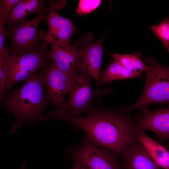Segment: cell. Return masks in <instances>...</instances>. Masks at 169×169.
Returning a JSON list of instances; mask_svg holds the SVG:
<instances>
[{
	"instance_id": "obj_13",
	"label": "cell",
	"mask_w": 169,
	"mask_h": 169,
	"mask_svg": "<svg viewBox=\"0 0 169 169\" xmlns=\"http://www.w3.org/2000/svg\"><path fill=\"white\" fill-rule=\"evenodd\" d=\"M123 154L127 169H160L138 141L127 148Z\"/></svg>"
},
{
	"instance_id": "obj_8",
	"label": "cell",
	"mask_w": 169,
	"mask_h": 169,
	"mask_svg": "<svg viewBox=\"0 0 169 169\" xmlns=\"http://www.w3.org/2000/svg\"><path fill=\"white\" fill-rule=\"evenodd\" d=\"M70 79L53 61L45 71L43 81L47 89L45 96L49 103L57 108L53 112L48 113L50 117H55L67 114L65 96L69 90Z\"/></svg>"
},
{
	"instance_id": "obj_14",
	"label": "cell",
	"mask_w": 169,
	"mask_h": 169,
	"mask_svg": "<svg viewBox=\"0 0 169 169\" xmlns=\"http://www.w3.org/2000/svg\"><path fill=\"white\" fill-rule=\"evenodd\" d=\"M45 2L43 0H21L8 16L6 25L10 27L25 19L30 14L38 15L46 8Z\"/></svg>"
},
{
	"instance_id": "obj_9",
	"label": "cell",
	"mask_w": 169,
	"mask_h": 169,
	"mask_svg": "<svg viewBox=\"0 0 169 169\" xmlns=\"http://www.w3.org/2000/svg\"><path fill=\"white\" fill-rule=\"evenodd\" d=\"M104 37L103 35L98 41L93 43V36L89 33L82 38L79 47L82 51V54L75 72L85 74L94 78L98 90H100V69L103 54Z\"/></svg>"
},
{
	"instance_id": "obj_11",
	"label": "cell",
	"mask_w": 169,
	"mask_h": 169,
	"mask_svg": "<svg viewBox=\"0 0 169 169\" xmlns=\"http://www.w3.org/2000/svg\"><path fill=\"white\" fill-rule=\"evenodd\" d=\"M135 123L138 131H149L157 135L164 142L169 137V109L163 107L154 110L148 108L140 110Z\"/></svg>"
},
{
	"instance_id": "obj_12",
	"label": "cell",
	"mask_w": 169,
	"mask_h": 169,
	"mask_svg": "<svg viewBox=\"0 0 169 169\" xmlns=\"http://www.w3.org/2000/svg\"><path fill=\"white\" fill-rule=\"evenodd\" d=\"M49 51L50 59L61 71L71 78L75 73L80 59L82 51L77 44L66 46L53 41Z\"/></svg>"
},
{
	"instance_id": "obj_5",
	"label": "cell",
	"mask_w": 169,
	"mask_h": 169,
	"mask_svg": "<svg viewBox=\"0 0 169 169\" xmlns=\"http://www.w3.org/2000/svg\"><path fill=\"white\" fill-rule=\"evenodd\" d=\"M90 78L83 73H75L70 78L66 115L77 116L83 113H89L95 99L112 91L111 88L95 90L92 86Z\"/></svg>"
},
{
	"instance_id": "obj_2",
	"label": "cell",
	"mask_w": 169,
	"mask_h": 169,
	"mask_svg": "<svg viewBox=\"0 0 169 169\" xmlns=\"http://www.w3.org/2000/svg\"><path fill=\"white\" fill-rule=\"evenodd\" d=\"M45 70L37 73L19 89L13 90L3 101L4 108L12 113L16 120L12 127L13 132L23 122L47 119L42 114L49 104L44 89L43 79Z\"/></svg>"
},
{
	"instance_id": "obj_23",
	"label": "cell",
	"mask_w": 169,
	"mask_h": 169,
	"mask_svg": "<svg viewBox=\"0 0 169 169\" xmlns=\"http://www.w3.org/2000/svg\"><path fill=\"white\" fill-rule=\"evenodd\" d=\"M74 161V164L72 169H90L86 165L77 161Z\"/></svg>"
},
{
	"instance_id": "obj_1",
	"label": "cell",
	"mask_w": 169,
	"mask_h": 169,
	"mask_svg": "<svg viewBox=\"0 0 169 169\" xmlns=\"http://www.w3.org/2000/svg\"><path fill=\"white\" fill-rule=\"evenodd\" d=\"M56 118L82 129L93 143L118 155L123 154L138 141L135 122L120 110L95 107L86 115H65Z\"/></svg>"
},
{
	"instance_id": "obj_21",
	"label": "cell",
	"mask_w": 169,
	"mask_h": 169,
	"mask_svg": "<svg viewBox=\"0 0 169 169\" xmlns=\"http://www.w3.org/2000/svg\"><path fill=\"white\" fill-rule=\"evenodd\" d=\"M21 0H0V13L6 18Z\"/></svg>"
},
{
	"instance_id": "obj_10",
	"label": "cell",
	"mask_w": 169,
	"mask_h": 169,
	"mask_svg": "<svg viewBox=\"0 0 169 169\" xmlns=\"http://www.w3.org/2000/svg\"><path fill=\"white\" fill-rule=\"evenodd\" d=\"M44 19L47 24L49 30L47 33L43 29L40 30L39 35L42 38L43 46L47 47L51 41L63 46L71 45V37L76 31V27L70 20L57 12L55 4L52 0L49 1V13Z\"/></svg>"
},
{
	"instance_id": "obj_4",
	"label": "cell",
	"mask_w": 169,
	"mask_h": 169,
	"mask_svg": "<svg viewBox=\"0 0 169 169\" xmlns=\"http://www.w3.org/2000/svg\"><path fill=\"white\" fill-rule=\"evenodd\" d=\"M50 59L46 49L22 54L10 55L2 64L7 77L4 94L19 81H27L37 73L45 70Z\"/></svg>"
},
{
	"instance_id": "obj_17",
	"label": "cell",
	"mask_w": 169,
	"mask_h": 169,
	"mask_svg": "<svg viewBox=\"0 0 169 169\" xmlns=\"http://www.w3.org/2000/svg\"><path fill=\"white\" fill-rule=\"evenodd\" d=\"M110 55L115 61L131 71L141 72L148 69V65L142 60L139 52H134L130 54L114 53Z\"/></svg>"
},
{
	"instance_id": "obj_16",
	"label": "cell",
	"mask_w": 169,
	"mask_h": 169,
	"mask_svg": "<svg viewBox=\"0 0 169 169\" xmlns=\"http://www.w3.org/2000/svg\"><path fill=\"white\" fill-rule=\"evenodd\" d=\"M141 72L126 69L114 60L100 73V85H105L115 80L141 78Z\"/></svg>"
},
{
	"instance_id": "obj_15",
	"label": "cell",
	"mask_w": 169,
	"mask_h": 169,
	"mask_svg": "<svg viewBox=\"0 0 169 169\" xmlns=\"http://www.w3.org/2000/svg\"><path fill=\"white\" fill-rule=\"evenodd\" d=\"M136 138L159 167L169 169V152L165 147L143 131H138Z\"/></svg>"
},
{
	"instance_id": "obj_20",
	"label": "cell",
	"mask_w": 169,
	"mask_h": 169,
	"mask_svg": "<svg viewBox=\"0 0 169 169\" xmlns=\"http://www.w3.org/2000/svg\"><path fill=\"white\" fill-rule=\"evenodd\" d=\"M101 1L100 0H80L76 12L80 15L87 14L96 9L100 5Z\"/></svg>"
},
{
	"instance_id": "obj_3",
	"label": "cell",
	"mask_w": 169,
	"mask_h": 169,
	"mask_svg": "<svg viewBox=\"0 0 169 169\" xmlns=\"http://www.w3.org/2000/svg\"><path fill=\"white\" fill-rule=\"evenodd\" d=\"M145 60L150 64L146 71L144 90L139 99L134 104L120 110L125 114L138 108L144 110L152 103L162 104L169 101V69L153 57Z\"/></svg>"
},
{
	"instance_id": "obj_18",
	"label": "cell",
	"mask_w": 169,
	"mask_h": 169,
	"mask_svg": "<svg viewBox=\"0 0 169 169\" xmlns=\"http://www.w3.org/2000/svg\"><path fill=\"white\" fill-rule=\"evenodd\" d=\"M149 29L161 42L163 48L169 51V19H164L156 25L150 26Z\"/></svg>"
},
{
	"instance_id": "obj_22",
	"label": "cell",
	"mask_w": 169,
	"mask_h": 169,
	"mask_svg": "<svg viewBox=\"0 0 169 169\" xmlns=\"http://www.w3.org/2000/svg\"><path fill=\"white\" fill-rule=\"evenodd\" d=\"M6 81V76L0 64V102L4 99L3 95Z\"/></svg>"
},
{
	"instance_id": "obj_24",
	"label": "cell",
	"mask_w": 169,
	"mask_h": 169,
	"mask_svg": "<svg viewBox=\"0 0 169 169\" xmlns=\"http://www.w3.org/2000/svg\"><path fill=\"white\" fill-rule=\"evenodd\" d=\"M25 165V163H23L20 169H24Z\"/></svg>"
},
{
	"instance_id": "obj_7",
	"label": "cell",
	"mask_w": 169,
	"mask_h": 169,
	"mask_svg": "<svg viewBox=\"0 0 169 169\" xmlns=\"http://www.w3.org/2000/svg\"><path fill=\"white\" fill-rule=\"evenodd\" d=\"M67 155L90 169H120L114 153L95 145L87 137L77 146L69 150Z\"/></svg>"
},
{
	"instance_id": "obj_19",
	"label": "cell",
	"mask_w": 169,
	"mask_h": 169,
	"mask_svg": "<svg viewBox=\"0 0 169 169\" xmlns=\"http://www.w3.org/2000/svg\"><path fill=\"white\" fill-rule=\"evenodd\" d=\"M6 20V18L0 13V64L1 65L10 56L8 47L5 44L7 37Z\"/></svg>"
},
{
	"instance_id": "obj_6",
	"label": "cell",
	"mask_w": 169,
	"mask_h": 169,
	"mask_svg": "<svg viewBox=\"0 0 169 169\" xmlns=\"http://www.w3.org/2000/svg\"><path fill=\"white\" fill-rule=\"evenodd\" d=\"M46 8L41 13L32 20L26 19L7 29V38L11 43L8 47L10 55L22 54L42 50L41 37L37 33L40 23L46 15Z\"/></svg>"
}]
</instances>
